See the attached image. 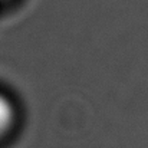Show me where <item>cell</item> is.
<instances>
[{
    "label": "cell",
    "instance_id": "cell-1",
    "mask_svg": "<svg viewBox=\"0 0 148 148\" xmlns=\"http://www.w3.org/2000/svg\"><path fill=\"white\" fill-rule=\"evenodd\" d=\"M16 121V111L12 101L0 94V138L4 137Z\"/></svg>",
    "mask_w": 148,
    "mask_h": 148
}]
</instances>
